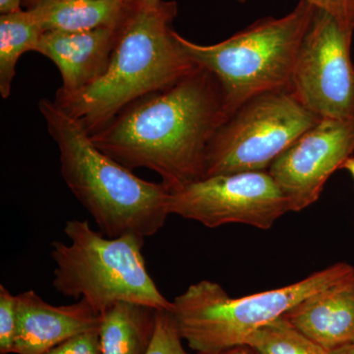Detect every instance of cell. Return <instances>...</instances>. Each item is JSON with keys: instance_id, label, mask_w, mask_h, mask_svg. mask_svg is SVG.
<instances>
[{"instance_id": "6da1fadb", "label": "cell", "mask_w": 354, "mask_h": 354, "mask_svg": "<svg viewBox=\"0 0 354 354\" xmlns=\"http://www.w3.org/2000/svg\"><path fill=\"white\" fill-rule=\"evenodd\" d=\"M230 118L218 79L198 66L176 85L141 97L91 135L127 169H148L169 192L203 177L205 155Z\"/></svg>"}, {"instance_id": "7a4b0ae2", "label": "cell", "mask_w": 354, "mask_h": 354, "mask_svg": "<svg viewBox=\"0 0 354 354\" xmlns=\"http://www.w3.org/2000/svg\"><path fill=\"white\" fill-rule=\"evenodd\" d=\"M176 1L155 6L135 0L118 30L106 72L74 94L57 93L55 104L90 135L141 97L176 85L198 68L171 28Z\"/></svg>"}, {"instance_id": "3957f363", "label": "cell", "mask_w": 354, "mask_h": 354, "mask_svg": "<svg viewBox=\"0 0 354 354\" xmlns=\"http://www.w3.org/2000/svg\"><path fill=\"white\" fill-rule=\"evenodd\" d=\"M39 113L59 151L64 183L106 236L147 239L164 227L169 191L162 183L144 180L93 143L82 125L58 106L41 99Z\"/></svg>"}, {"instance_id": "277c9868", "label": "cell", "mask_w": 354, "mask_h": 354, "mask_svg": "<svg viewBox=\"0 0 354 354\" xmlns=\"http://www.w3.org/2000/svg\"><path fill=\"white\" fill-rule=\"evenodd\" d=\"M316 9L300 0L288 15L263 18L209 46L193 43L177 32L176 37L192 62L218 79L230 115L256 95L290 88L298 51Z\"/></svg>"}, {"instance_id": "5b68a950", "label": "cell", "mask_w": 354, "mask_h": 354, "mask_svg": "<svg viewBox=\"0 0 354 354\" xmlns=\"http://www.w3.org/2000/svg\"><path fill=\"white\" fill-rule=\"evenodd\" d=\"M64 234L68 244L50 243L55 264L53 286L57 292L86 300L100 315L121 301L172 311V301L147 270L142 254L145 239L131 234L111 239L86 220L67 221Z\"/></svg>"}, {"instance_id": "8992f818", "label": "cell", "mask_w": 354, "mask_h": 354, "mask_svg": "<svg viewBox=\"0 0 354 354\" xmlns=\"http://www.w3.org/2000/svg\"><path fill=\"white\" fill-rule=\"evenodd\" d=\"M354 272L339 262L276 290L232 298L215 281H198L172 301V315L183 341L195 353L246 346L261 328L281 318L305 298Z\"/></svg>"}, {"instance_id": "52a82bcc", "label": "cell", "mask_w": 354, "mask_h": 354, "mask_svg": "<svg viewBox=\"0 0 354 354\" xmlns=\"http://www.w3.org/2000/svg\"><path fill=\"white\" fill-rule=\"evenodd\" d=\"M321 120L302 106L290 88L256 95L230 114L214 135L205 155L202 178L268 171Z\"/></svg>"}, {"instance_id": "ba28073f", "label": "cell", "mask_w": 354, "mask_h": 354, "mask_svg": "<svg viewBox=\"0 0 354 354\" xmlns=\"http://www.w3.org/2000/svg\"><path fill=\"white\" fill-rule=\"evenodd\" d=\"M353 31V22L317 8L300 46L290 90L320 118H354Z\"/></svg>"}, {"instance_id": "9c48e42d", "label": "cell", "mask_w": 354, "mask_h": 354, "mask_svg": "<svg viewBox=\"0 0 354 354\" xmlns=\"http://www.w3.org/2000/svg\"><path fill=\"white\" fill-rule=\"evenodd\" d=\"M169 211L209 228L241 223L262 230L290 212L288 199L268 171L199 179L169 192Z\"/></svg>"}, {"instance_id": "30bf717a", "label": "cell", "mask_w": 354, "mask_h": 354, "mask_svg": "<svg viewBox=\"0 0 354 354\" xmlns=\"http://www.w3.org/2000/svg\"><path fill=\"white\" fill-rule=\"evenodd\" d=\"M354 153V118H322L271 165L268 172L283 191L290 212L318 201L330 176Z\"/></svg>"}, {"instance_id": "8fae6325", "label": "cell", "mask_w": 354, "mask_h": 354, "mask_svg": "<svg viewBox=\"0 0 354 354\" xmlns=\"http://www.w3.org/2000/svg\"><path fill=\"white\" fill-rule=\"evenodd\" d=\"M101 315L86 300L48 304L34 290L17 295V332L12 354H43L77 335L99 330Z\"/></svg>"}, {"instance_id": "7c38bea8", "label": "cell", "mask_w": 354, "mask_h": 354, "mask_svg": "<svg viewBox=\"0 0 354 354\" xmlns=\"http://www.w3.org/2000/svg\"><path fill=\"white\" fill-rule=\"evenodd\" d=\"M120 24L92 31L44 32L37 53L50 59L59 70L62 86L57 93L74 94L106 72Z\"/></svg>"}, {"instance_id": "4fadbf2b", "label": "cell", "mask_w": 354, "mask_h": 354, "mask_svg": "<svg viewBox=\"0 0 354 354\" xmlns=\"http://www.w3.org/2000/svg\"><path fill=\"white\" fill-rule=\"evenodd\" d=\"M316 344L329 351L354 344V272L305 298L283 316Z\"/></svg>"}, {"instance_id": "5bb4252c", "label": "cell", "mask_w": 354, "mask_h": 354, "mask_svg": "<svg viewBox=\"0 0 354 354\" xmlns=\"http://www.w3.org/2000/svg\"><path fill=\"white\" fill-rule=\"evenodd\" d=\"M135 0H39L31 10L44 31L85 32L118 26Z\"/></svg>"}, {"instance_id": "9a60e30c", "label": "cell", "mask_w": 354, "mask_h": 354, "mask_svg": "<svg viewBox=\"0 0 354 354\" xmlns=\"http://www.w3.org/2000/svg\"><path fill=\"white\" fill-rule=\"evenodd\" d=\"M158 309L131 302H116L101 314L102 354H146L152 344Z\"/></svg>"}, {"instance_id": "2e32d148", "label": "cell", "mask_w": 354, "mask_h": 354, "mask_svg": "<svg viewBox=\"0 0 354 354\" xmlns=\"http://www.w3.org/2000/svg\"><path fill=\"white\" fill-rule=\"evenodd\" d=\"M44 31L31 9L0 16V95H11L16 65L27 51L38 50Z\"/></svg>"}, {"instance_id": "e0dca14e", "label": "cell", "mask_w": 354, "mask_h": 354, "mask_svg": "<svg viewBox=\"0 0 354 354\" xmlns=\"http://www.w3.org/2000/svg\"><path fill=\"white\" fill-rule=\"evenodd\" d=\"M246 346L257 354H333L295 329L283 317L254 333Z\"/></svg>"}, {"instance_id": "ac0fdd59", "label": "cell", "mask_w": 354, "mask_h": 354, "mask_svg": "<svg viewBox=\"0 0 354 354\" xmlns=\"http://www.w3.org/2000/svg\"><path fill=\"white\" fill-rule=\"evenodd\" d=\"M183 341L171 311L158 310L155 335L146 354H188Z\"/></svg>"}, {"instance_id": "d6986e66", "label": "cell", "mask_w": 354, "mask_h": 354, "mask_svg": "<svg viewBox=\"0 0 354 354\" xmlns=\"http://www.w3.org/2000/svg\"><path fill=\"white\" fill-rule=\"evenodd\" d=\"M17 332V295L0 286V354H12Z\"/></svg>"}, {"instance_id": "ffe728a7", "label": "cell", "mask_w": 354, "mask_h": 354, "mask_svg": "<svg viewBox=\"0 0 354 354\" xmlns=\"http://www.w3.org/2000/svg\"><path fill=\"white\" fill-rule=\"evenodd\" d=\"M43 354H102L99 330L77 335Z\"/></svg>"}, {"instance_id": "44dd1931", "label": "cell", "mask_w": 354, "mask_h": 354, "mask_svg": "<svg viewBox=\"0 0 354 354\" xmlns=\"http://www.w3.org/2000/svg\"><path fill=\"white\" fill-rule=\"evenodd\" d=\"M246 2L247 0H236ZM316 8L322 9L326 12L332 14L337 19L354 23V0H307Z\"/></svg>"}, {"instance_id": "7402d4cb", "label": "cell", "mask_w": 354, "mask_h": 354, "mask_svg": "<svg viewBox=\"0 0 354 354\" xmlns=\"http://www.w3.org/2000/svg\"><path fill=\"white\" fill-rule=\"evenodd\" d=\"M22 0H0V13L1 15L19 12Z\"/></svg>"}, {"instance_id": "603a6c76", "label": "cell", "mask_w": 354, "mask_h": 354, "mask_svg": "<svg viewBox=\"0 0 354 354\" xmlns=\"http://www.w3.org/2000/svg\"><path fill=\"white\" fill-rule=\"evenodd\" d=\"M194 354H257L252 348L247 346H236V348H232L225 349V351H216V353H195Z\"/></svg>"}, {"instance_id": "cb8c5ba5", "label": "cell", "mask_w": 354, "mask_h": 354, "mask_svg": "<svg viewBox=\"0 0 354 354\" xmlns=\"http://www.w3.org/2000/svg\"><path fill=\"white\" fill-rule=\"evenodd\" d=\"M342 169H346L351 174L354 180V158L351 157L348 158V160L344 162V164L342 165Z\"/></svg>"}, {"instance_id": "d4e9b609", "label": "cell", "mask_w": 354, "mask_h": 354, "mask_svg": "<svg viewBox=\"0 0 354 354\" xmlns=\"http://www.w3.org/2000/svg\"><path fill=\"white\" fill-rule=\"evenodd\" d=\"M332 353L333 354H354V344L346 346V348L337 349V351H333Z\"/></svg>"}, {"instance_id": "484cf974", "label": "cell", "mask_w": 354, "mask_h": 354, "mask_svg": "<svg viewBox=\"0 0 354 354\" xmlns=\"http://www.w3.org/2000/svg\"><path fill=\"white\" fill-rule=\"evenodd\" d=\"M141 1L147 4V6H155L160 4L162 0H141Z\"/></svg>"}, {"instance_id": "4316f807", "label": "cell", "mask_w": 354, "mask_h": 354, "mask_svg": "<svg viewBox=\"0 0 354 354\" xmlns=\"http://www.w3.org/2000/svg\"><path fill=\"white\" fill-rule=\"evenodd\" d=\"M35 1H36V0H24L25 4H28V6H29V9L31 8L32 4L35 3Z\"/></svg>"}, {"instance_id": "83f0119b", "label": "cell", "mask_w": 354, "mask_h": 354, "mask_svg": "<svg viewBox=\"0 0 354 354\" xmlns=\"http://www.w3.org/2000/svg\"><path fill=\"white\" fill-rule=\"evenodd\" d=\"M39 0H36V1H35V3H34V4H32V6H35V4H36V3H37V2H39ZM32 7H31V8H32Z\"/></svg>"}]
</instances>
